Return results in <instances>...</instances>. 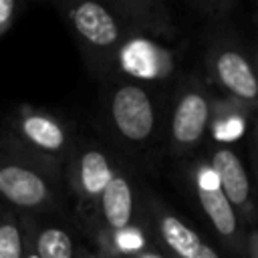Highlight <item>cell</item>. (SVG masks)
Segmentation results:
<instances>
[{"label": "cell", "instance_id": "obj_13", "mask_svg": "<svg viewBox=\"0 0 258 258\" xmlns=\"http://www.w3.org/2000/svg\"><path fill=\"white\" fill-rule=\"evenodd\" d=\"M38 258H73V242L62 230H44L38 238Z\"/></svg>", "mask_w": 258, "mask_h": 258}, {"label": "cell", "instance_id": "obj_18", "mask_svg": "<svg viewBox=\"0 0 258 258\" xmlns=\"http://www.w3.org/2000/svg\"><path fill=\"white\" fill-rule=\"evenodd\" d=\"M191 258H218V254H216L210 246H206V244L202 242V246L196 250V254H194Z\"/></svg>", "mask_w": 258, "mask_h": 258}, {"label": "cell", "instance_id": "obj_14", "mask_svg": "<svg viewBox=\"0 0 258 258\" xmlns=\"http://www.w3.org/2000/svg\"><path fill=\"white\" fill-rule=\"evenodd\" d=\"M20 234L16 226H0V258H20Z\"/></svg>", "mask_w": 258, "mask_h": 258}, {"label": "cell", "instance_id": "obj_9", "mask_svg": "<svg viewBox=\"0 0 258 258\" xmlns=\"http://www.w3.org/2000/svg\"><path fill=\"white\" fill-rule=\"evenodd\" d=\"M131 208H133V198L127 181L121 177H113L103 191V210L107 222L113 228L123 230L131 220Z\"/></svg>", "mask_w": 258, "mask_h": 258}, {"label": "cell", "instance_id": "obj_11", "mask_svg": "<svg viewBox=\"0 0 258 258\" xmlns=\"http://www.w3.org/2000/svg\"><path fill=\"white\" fill-rule=\"evenodd\" d=\"M81 179H83V185L89 194L97 196V194L105 191V187L113 179V173H111L109 163H107L103 153L89 151V153L83 155V159H81Z\"/></svg>", "mask_w": 258, "mask_h": 258}, {"label": "cell", "instance_id": "obj_4", "mask_svg": "<svg viewBox=\"0 0 258 258\" xmlns=\"http://www.w3.org/2000/svg\"><path fill=\"white\" fill-rule=\"evenodd\" d=\"M0 191L18 206H36L46 198L44 181L36 173L16 165L0 171Z\"/></svg>", "mask_w": 258, "mask_h": 258}, {"label": "cell", "instance_id": "obj_20", "mask_svg": "<svg viewBox=\"0 0 258 258\" xmlns=\"http://www.w3.org/2000/svg\"><path fill=\"white\" fill-rule=\"evenodd\" d=\"M28 258H38V254H30V256H28Z\"/></svg>", "mask_w": 258, "mask_h": 258}, {"label": "cell", "instance_id": "obj_7", "mask_svg": "<svg viewBox=\"0 0 258 258\" xmlns=\"http://www.w3.org/2000/svg\"><path fill=\"white\" fill-rule=\"evenodd\" d=\"M121 60L125 71L135 77H159L167 71V54L147 40L129 42L121 52Z\"/></svg>", "mask_w": 258, "mask_h": 258}, {"label": "cell", "instance_id": "obj_2", "mask_svg": "<svg viewBox=\"0 0 258 258\" xmlns=\"http://www.w3.org/2000/svg\"><path fill=\"white\" fill-rule=\"evenodd\" d=\"M198 194H200V202H202L208 218L212 220L214 228L222 236H232L238 228L236 214H234L230 200L220 189V181H218V175L214 173V169H202L200 181H198Z\"/></svg>", "mask_w": 258, "mask_h": 258}, {"label": "cell", "instance_id": "obj_1", "mask_svg": "<svg viewBox=\"0 0 258 258\" xmlns=\"http://www.w3.org/2000/svg\"><path fill=\"white\" fill-rule=\"evenodd\" d=\"M113 117L129 139H145L153 129V109L139 87H123L113 99Z\"/></svg>", "mask_w": 258, "mask_h": 258}, {"label": "cell", "instance_id": "obj_5", "mask_svg": "<svg viewBox=\"0 0 258 258\" xmlns=\"http://www.w3.org/2000/svg\"><path fill=\"white\" fill-rule=\"evenodd\" d=\"M218 77L220 81L238 97L242 99H256L258 97V81H256V75L252 73L248 60L234 52V50H226L220 54L218 62Z\"/></svg>", "mask_w": 258, "mask_h": 258}, {"label": "cell", "instance_id": "obj_8", "mask_svg": "<svg viewBox=\"0 0 258 258\" xmlns=\"http://www.w3.org/2000/svg\"><path fill=\"white\" fill-rule=\"evenodd\" d=\"M75 26L87 40L95 44H111L117 38V26L111 14L95 2H85L77 8Z\"/></svg>", "mask_w": 258, "mask_h": 258}, {"label": "cell", "instance_id": "obj_3", "mask_svg": "<svg viewBox=\"0 0 258 258\" xmlns=\"http://www.w3.org/2000/svg\"><path fill=\"white\" fill-rule=\"evenodd\" d=\"M212 169L218 175L220 189L234 206H244L250 196V183L240 157L230 149H218L212 159Z\"/></svg>", "mask_w": 258, "mask_h": 258}, {"label": "cell", "instance_id": "obj_19", "mask_svg": "<svg viewBox=\"0 0 258 258\" xmlns=\"http://www.w3.org/2000/svg\"><path fill=\"white\" fill-rule=\"evenodd\" d=\"M141 258H159V256H155V254H143Z\"/></svg>", "mask_w": 258, "mask_h": 258}, {"label": "cell", "instance_id": "obj_15", "mask_svg": "<svg viewBox=\"0 0 258 258\" xmlns=\"http://www.w3.org/2000/svg\"><path fill=\"white\" fill-rule=\"evenodd\" d=\"M242 121L240 119H228L226 123H220L218 129H216V135L220 139H234L242 133Z\"/></svg>", "mask_w": 258, "mask_h": 258}, {"label": "cell", "instance_id": "obj_12", "mask_svg": "<svg viewBox=\"0 0 258 258\" xmlns=\"http://www.w3.org/2000/svg\"><path fill=\"white\" fill-rule=\"evenodd\" d=\"M24 133L28 135V139H32L38 147L44 149H58L64 141V135L58 129V125L38 115H32L24 121Z\"/></svg>", "mask_w": 258, "mask_h": 258}, {"label": "cell", "instance_id": "obj_16", "mask_svg": "<svg viewBox=\"0 0 258 258\" xmlns=\"http://www.w3.org/2000/svg\"><path fill=\"white\" fill-rule=\"evenodd\" d=\"M117 240H119V246H121V248H125V250H127V248H129V250L139 248V246H141V242H143V240H141V236H139L137 232H133V230H129V232H121Z\"/></svg>", "mask_w": 258, "mask_h": 258}, {"label": "cell", "instance_id": "obj_10", "mask_svg": "<svg viewBox=\"0 0 258 258\" xmlns=\"http://www.w3.org/2000/svg\"><path fill=\"white\" fill-rule=\"evenodd\" d=\"M161 234L169 244V248L181 258H191L196 250L202 246L200 236L173 216H167L161 220Z\"/></svg>", "mask_w": 258, "mask_h": 258}, {"label": "cell", "instance_id": "obj_17", "mask_svg": "<svg viewBox=\"0 0 258 258\" xmlns=\"http://www.w3.org/2000/svg\"><path fill=\"white\" fill-rule=\"evenodd\" d=\"M12 8H14V4H12L10 0H0V24L8 20V16H10Z\"/></svg>", "mask_w": 258, "mask_h": 258}, {"label": "cell", "instance_id": "obj_6", "mask_svg": "<svg viewBox=\"0 0 258 258\" xmlns=\"http://www.w3.org/2000/svg\"><path fill=\"white\" fill-rule=\"evenodd\" d=\"M208 123V105L204 97L191 93L185 95L173 113V137L179 143H194L202 137Z\"/></svg>", "mask_w": 258, "mask_h": 258}]
</instances>
